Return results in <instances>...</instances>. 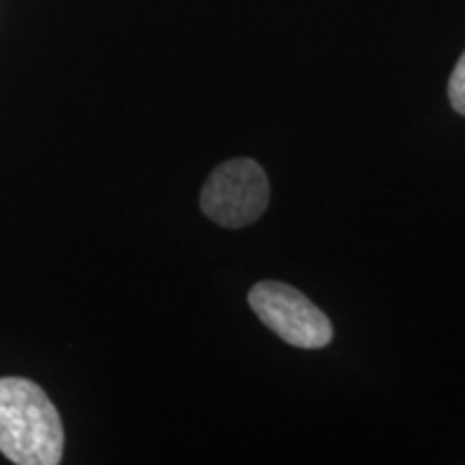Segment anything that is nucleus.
<instances>
[{
    "label": "nucleus",
    "instance_id": "nucleus-1",
    "mask_svg": "<svg viewBox=\"0 0 465 465\" xmlns=\"http://www.w3.org/2000/svg\"><path fill=\"white\" fill-rule=\"evenodd\" d=\"M63 446V422L48 394L25 377H3L0 452L17 465H56Z\"/></svg>",
    "mask_w": 465,
    "mask_h": 465
},
{
    "label": "nucleus",
    "instance_id": "nucleus-2",
    "mask_svg": "<svg viewBox=\"0 0 465 465\" xmlns=\"http://www.w3.org/2000/svg\"><path fill=\"white\" fill-rule=\"evenodd\" d=\"M270 182L261 164L237 158L220 164L201 190L203 213L224 229H243L263 216Z\"/></svg>",
    "mask_w": 465,
    "mask_h": 465
},
{
    "label": "nucleus",
    "instance_id": "nucleus-3",
    "mask_svg": "<svg viewBox=\"0 0 465 465\" xmlns=\"http://www.w3.org/2000/svg\"><path fill=\"white\" fill-rule=\"evenodd\" d=\"M250 308L276 336L300 349H323L332 341V323L315 302L287 282L263 281L248 293Z\"/></svg>",
    "mask_w": 465,
    "mask_h": 465
},
{
    "label": "nucleus",
    "instance_id": "nucleus-4",
    "mask_svg": "<svg viewBox=\"0 0 465 465\" xmlns=\"http://www.w3.org/2000/svg\"><path fill=\"white\" fill-rule=\"evenodd\" d=\"M449 100L459 114L465 116V52L459 58L457 67L452 69L449 83Z\"/></svg>",
    "mask_w": 465,
    "mask_h": 465
}]
</instances>
